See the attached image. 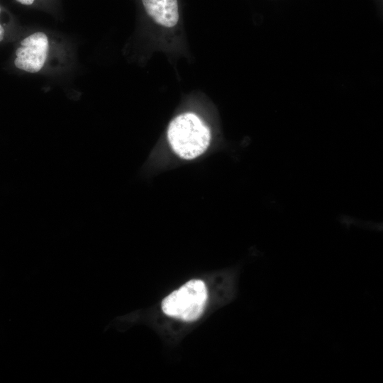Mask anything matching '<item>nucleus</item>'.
<instances>
[{"label": "nucleus", "mask_w": 383, "mask_h": 383, "mask_svg": "<svg viewBox=\"0 0 383 383\" xmlns=\"http://www.w3.org/2000/svg\"><path fill=\"white\" fill-rule=\"evenodd\" d=\"M147 13L157 23L173 27L179 21L177 0H142Z\"/></svg>", "instance_id": "obj_4"}, {"label": "nucleus", "mask_w": 383, "mask_h": 383, "mask_svg": "<svg viewBox=\"0 0 383 383\" xmlns=\"http://www.w3.org/2000/svg\"><path fill=\"white\" fill-rule=\"evenodd\" d=\"M0 12H1V7H0ZM4 34H5L4 29L3 26L0 24V42L3 40Z\"/></svg>", "instance_id": "obj_6"}, {"label": "nucleus", "mask_w": 383, "mask_h": 383, "mask_svg": "<svg viewBox=\"0 0 383 383\" xmlns=\"http://www.w3.org/2000/svg\"><path fill=\"white\" fill-rule=\"evenodd\" d=\"M49 50V40L42 31L23 38L15 52L14 65L18 70L36 73L44 66Z\"/></svg>", "instance_id": "obj_3"}, {"label": "nucleus", "mask_w": 383, "mask_h": 383, "mask_svg": "<svg viewBox=\"0 0 383 383\" xmlns=\"http://www.w3.org/2000/svg\"><path fill=\"white\" fill-rule=\"evenodd\" d=\"M206 300L207 290L204 282L192 279L166 296L162 301V309L167 316L193 321L201 315Z\"/></svg>", "instance_id": "obj_2"}, {"label": "nucleus", "mask_w": 383, "mask_h": 383, "mask_svg": "<svg viewBox=\"0 0 383 383\" xmlns=\"http://www.w3.org/2000/svg\"><path fill=\"white\" fill-rule=\"evenodd\" d=\"M167 137L173 150L179 157L191 160L204 152L211 135L209 128L196 115L184 113L171 121Z\"/></svg>", "instance_id": "obj_1"}, {"label": "nucleus", "mask_w": 383, "mask_h": 383, "mask_svg": "<svg viewBox=\"0 0 383 383\" xmlns=\"http://www.w3.org/2000/svg\"><path fill=\"white\" fill-rule=\"evenodd\" d=\"M35 1V0H16V2L24 6H30Z\"/></svg>", "instance_id": "obj_5"}]
</instances>
